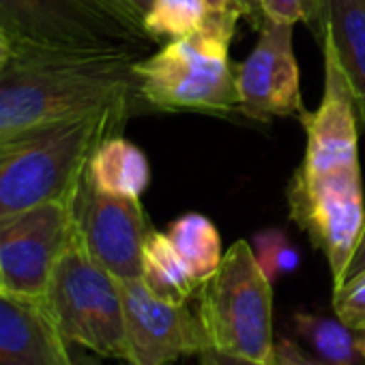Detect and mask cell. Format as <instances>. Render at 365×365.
<instances>
[{
	"label": "cell",
	"instance_id": "836d02e7",
	"mask_svg": "<svg viewBox=\"0 0 365 365\" xmlns=\"http://www.w3.org/2000/svg\"><path fill=\"white\" fill-rule=\"evenodd\" d=\"M363 5H365V0H363Z\"/></svg>",
	"mask_w": 365,
	"mask_h": 365
},
{
	"label": "cell",
	"instance_id": "30bf717a",
	"mask_svg": "<svg viewBox=\"0 0 365 365\" xmlns=\"http://www.w3.org/2000/svg\"><path fill=\"white\" fill-rule=\"evenodd\" d=\"M125 309L127 361L133 365H168L209 348L200 316L187 303H170L138 279H118Z\"/></svg>",
	"mask_w": 365,
	"mask_h": 365
},
{
	"label": "cell",
	"instance_id": "484cf974",
	"mask_svg": "<svg viewBox=\"0 0 365 365\" xmlns=\"http://www.w3.org/2000/svg\"><path fill=\"white\" fill-rule=\"evenodd\" d=\"M361 271H365V224H363V235H361L359 247H356V252H354V256H352V260H350V267H348V271H346V279L354 277V275L361 273Z\"/></svg>",
	"mask_w": 365,
	"mask_h": 365
},
{
	"label": "cell",
	"instance_id": "d4e9b609",
	"mask_svg": "<svg viewBox=\"0 0 365 365\" xmlns=\"http://www.w3.org/2000/svg\"><path fill=\"white\" fill-rule=\"evenodd\" d=\"M205 3L213 14L245 18V7L241 5V0H205Z\"/></svg>",
	"mask_w": 365,
	"mask_h": 365
},
{
	"label": "cell",
	"instance_id": "cb8c5ba5",
	"mask_svg": "<svg viewBox=\"0 0 365 365\" xmlns=\"http://www.w3.org/2000/svg\"><path fill=\"white\" fill-rule=\"evenodd\" d=\"M200 365H264V363H254V361H245V359H237V356H228L222 354L213 348H207L198 354Z\"/></svg>",
	"mask_w": 365,
	"mask_h": 365
},
{
	"label": "cell",
	"instance_id": "5bb4252c",
	"mask_svg": "<svg viewBox=\"0 0 365 365\" xmlns=\"http://www.w3.org/2000/svg\"><path fill=\"white\" fill-rule=\"evenodd\" d=\"M327 37L354 93L365 123V5L363 0H322L316 39Z\"/></svg>",
	"mask_w": 365,
	"mask_h": 365
},
{
	"label": "cell",
	"instance_id": "f546056e",
	"mask_svg": "<svg viewBox=\"0 0 365 365\" xmlns=\"http://www.w3.org/2000/svg\"><path fill=\"white\" fill-rule=\"evenodd\" d=\"M71 365H106L101 363L97 356H91V354H80V352H71ZM123 365H133L129 361H125Z\"/></svg>",
	"mask_w": 365,
	"mask_h": 365
},
{
	"label": "cell",
	"instance_id": "6da1fadb",
	"mask_svg": "<svg viewBox=\"0 0 365 365\" xmlns=\"http://www.w3.org/2000/svg\"><path fill=\"white\" fill-rule=\"evenodd\" d=\"M138 54L18 48L0 63V138L106 110L135 114Z\"/></svg>",
	"mask_w": 365,
	"mask_h": 365
},
{
	"label": "cell",
	"instance_id": "9a60e30c",
	"mask_svg": "<svg viewBox=\"0 0 365 365\" xmlns=\"http://www.w3.org/2000/svg\"><path fill=\"white\" fill-rule=\"evenodd\" d=\"M86 174L99 192L120 198L140 200L150 182L146 155L120 135L106 138L93 150Z\"/></svg>",
	"mask_w": 365,
	"mask_h": 365
},
{
	"label": "cell",
	"instance_id": "d6986e66",
	"mask_svg": "<svg viewBox=\"0 0 365 365\" xmlns=\"http://www.w3.org/2000/svg\"><path fill=\"white\" fill-rule=\"evenodd\" d=\"M213 16L205 0H153L142 29L150 41H176L205 31Z\"/></svg>",
	"mask_w": 365,
	"mask_h": 365
},
{
	"label": "cell",
	"instance_id": "e575fe53",
	"mask_svg": "<svg viewBox=\"0 0 365 365\" xmlns=\"http://www.w3.org/2000/svg\"><path fill=\"white\" fill-rule=\"evenodd\" d=\"M99 3H101V0H99Z\"/></svg>",
	"mask_w": 365,
	"mask_h": 365
},
{
	"label": "cell",
	"instance_id": "8fae6325",
	"mask_svg": "<svg viewBox=\"0 0 365 365\" xmlns=\"http://www.w3.org/2000/svg\"><path fill=\"white\" fill-rule=\"evenodd\" d=\"M292 22L264 18L256 48L237 67V112L250 120L269 123L275 116H297L301 120L307 114L292 50Z\"/></svg>",
	"mask_w": 365,
	"mask_h": 365
},
{
	"label": "cell",
	"instance_id": "9c48e42d",
	"mask_svg": "<svg viewBox=\"0 0 365 365\" xmlns=\"http://www.w3.org/2000/svg\"><path fill=\"white\" fill-rule=\"evenodd\" d=\"M73 226L78 245L116 279L142 275V250L153 228L138 198L103 194L84 172L73 196Z\"/></svg>",
	"mask_w": 365,
	"mask_h": 365
},
{
	"label": "cell",
	"instance_id": "4316f807",
	"mask_svg": "<svg viewBox=\"0 0 365 365\" xmlns=\"http://www.w3.org/2000/svg\"><path fill=\"white\" fill-rule=\"evenodd\" d=\"M241 5L245 7V18L260 29L262 20H264V11H262V0H241Z\"/></svg>",
	"mask_w": 365,
	"mask_h": 365
},
{
	"label": "cell",
	"instance_id": "7a4b0ae2",
	"mask_svg": "<svg viewBox=\"0 0 365 365\" xmlns=\"http://www.w3.org/2000/svg\"><path fill=\"white\" fill-rule=\"evenodd\" d=\"M129 116L106 110L0 138V217L71 198L93 150Z\"/></svg>",
	"mask_w": 365,
	"mask_h": 365
},
{
	"label": "cell",
	"instance_id": "83f0119b",
	"mask_svg": "<svg viewBox=\"0 0 365 365\" xmlns=\"http://www.w3.org/2000/svg\"><path fill=\"white\" fill-rule=\"evenodd\" d=\"M123 5L129 9V14H131V16L140 22V26H142V20H144L146 11L150 9L153 0H123Z\"/></svg>",
	"mask_w": 365,
	"mask_h": 365
},
{
	"label": "cell",
	"instance_id": "4dcf8cb0",
	"mask_svg": "<svg viewBox=\"0 0 365 365\" xmlns=\"http://www.w3.org/2000/svg\"><path fill=\"white\" fill-rule=\"evenodd\" d=\"M101 3H103V5H108L110 9H114L116 14H120L123 18H127V20H131L133 24H138V26H140V22H138V20L129 14V9L123 5V0H101ZM140 29H142V26H140ZM142 31H144V29H142Z\"/></svg>",
	"mask_w": 365,
	"mask_h": 365
},
{
	"label": "cell",
	"instance_id": "e0dca14e",
	"mask_svg": "<svg viewBox=\"0 0 365 365\" xmlns=\"http://www.w3.org/2000/svg\"><path fill=\"white\" fill-rule=\"evenodd\" d=\"M165 235L200 286L217 273L224 260L222 239L209 217L200 213H185L170 224Z\"/></svg>",
	"mask_w": 365,
	"mask_h": 365
},
{
	"label": "cell",
	"instance_id": "ffe728a7",
	"mask_svg": "<svg viewBox=\"0 0 365 365\" xmlns=\"http://www.w3.org/2000/svg\"><path fill=\"white\" fill-rule=\"evenodd\" d=\"M252 250H254L258 267L262 269V273L267 275V279L271 284L284 275L294 273L301 264L299 250L290 243L286 232L277 230V228H269V230L258 232L254 237Z\"/></svg>",
	"mask_w": 365,
	"mask_h": 365
},
{
	"label": "cell",
	"instance_id": "603a6c76",
	"mask_svg": "<svg viewBox=\"0 0 365 365\" xmlns=\"http://www.w3.org/2000/svg\"><path fill=\"white\" fill-rule=\"evenodd\" d=\"M271 365H327L314 352L303 348L299 341L290 337H279L273 346Z\"/></svg>",
	"mask_w": 365,
	"mask_h": 365
},
{
	"label": "cell",
	"instance_id": "4fadbf2b",
	"mask_svg": "<svg viewBox=\"0 0 365 365\" xmlns=\"http://www.w3.org/2000/svg\"><path fill=\"white\" fill-rule=\"evenodd\" d=\"M0 365H71V346L41 299L0 294Z\"/></svg>",
	"mask_w": 365,
	"mask_h": 365
},
{
	"label": "cell",
	"instance_id": "277c9868",
	"mask_svg": "<svg viewBox=\"0 0 365 365\" xmlns=\"http://www.w3.org/2000/svg\"><path fill=\"white\" fill-rule=\"evenodd\" d=\"M196 297L209 348L271 365L273 284L258 267L247 241L232 243L217 273L198 288Z\"/></svg>",
	"mask_w": 365,
	"mask_h": 365
},
{
	"label": "cell",
	"instance_id": "44dd1931",
	"mask_svg": "<svg viewBox=\"0 0 365 365\" xmlns=\"http://www.w3.org/2000/svg\"><path fill=\"white\" fill-rule=\"evenodd\" d=\"M333 307L346 327L352 331H365V271L333 290Z\"/></svg>",
	"mask_w": 365,
	"mask_h": 365
},
{
	"label": "cell",
	"instance_id": "d6a6232c",
	"mask_svg": "<svg viewBox=\"0 0 365 365\" xmlns=\"http://www.w3.org/2000/svg\"><path fill=\"white\" fill-rule=\"evenodd\" d=\"M3 292H9L7 290V284H5V275H3V267H0V294Z\"/></svg>",
	"mask_w": 365,
	"mask_h": 365
},
{
	"label": "cell",
	"instance_id": "7c38bea8",
	"mask_svg": "<svg viewBox=\"0 0 365 365\" xmlns=\"http://www.w3.org/2000/svg\"><path fill=\"white\" fill-rule=\"evenodd\" d=\"M324 56V93L316 112H307L301 123L307 133L305 155L297 170L322 174L359 165L356 101L350 82L327 37L318 39Z\"/></svg>",
	"mask_w": 365,
	"mask_h": 365
},
{
	"label": "cell",
	"instance_id": "52a82bcc",
	"mask_svg": "<svg viewBox=\"0 0 365 365\" xmlns=\"http://www.w3.org/2000/svg\"><path fill=\"white\" fill-rule=\"evenodd\" d=\"M286 198L290 220L324 254L337 290L346 282L365 224L361 165L322 174L294 170Z\"/></svg>",
	"mask_w": 365,
	"mask_h": 365
},
{
	"label": "cell",
	"instance_id": "7402d4cb",
	"mask_svg": "<svg viewBox=\"0 0 365 365\" xmlns=\"http://www.w3.org/2000/svg\"><path fill=\"white\" fill-rule=\"evenodd\" d=\"M264 18L292 22V24H307L314 35L320 31L322 18V0H262Z\"/></svg>",
	"mask_w": 365,
	"mask_h": 365
},
{
	"label": "cell",
	"instance_id": "ba28073f",
	"mask_svg": "<svg viewBox=\"0 0 365 365\" xmlns=\"http://www.w3.org/2000/svg\"><path fill=\"white\" fill-rule=\"evenodd\" d=\"M73 196L0 217V267L9 292L43 297L56 262L76 237Z\"/></svg>",
	"mask_w": 365,
	"mask_h": 365
},
{
	"label": "cell",
	"instance_id": "2e32d148",
	"mask_svg": "<svg viewBox=\"0 0 365 365\" xmlns=\"http://www.w3.org/2000/svg\"><path fill=\"white\" fill-rule=\"evenodd\" d=\"M146 288L170 303H187L198 294L200 284L192 277L165 232L150 230L142 250V275Z\"/></svg>",
	"mask_w": 365,
	"mask_h": 365
},
{
	"label": "cell",
	"instance_id": "ac0fdd59",
	"mask_svg": "<svg viewBox=\"0 0 365 365\" xmlns=\"http://www.w3.org/2000/svg\"><path fill=\"white\" fill-rule=\"evenodd\" d=\"M292 327L305 348L327 365H354L359 354L356 337L339 318L297 312L292 316Z\"/></svg>",
	"mask_w": 365,
	"mask_h": 365
},
{
	"label": "cell",
	"instance_id": "8992f818",
	"mask_svg": "<svg viewBox=\"0 0 365 365\" xmlns=\"http://www.w3.org/2000/svg\"><path fill=\"white\" fill-rule=\"evenodd\" d=\"M0 24L14 50L140 52L146 33L99 0H0Z\"/></svg>",
	"mask_w": 365,
	"mask_h": 365
},
{
	"label": "cell",
	"instance_id": "3957f363",
	"mask_svg": "<svg viewBox=\"0 0 365 365\" xmlns=\"http://www.w3.org/2000/svg\"><path fill=\"white\" fill-rule=\"evenodd\" d=\"M241 18L215 14L211 24L185 39L168 41L148 58H138V95L153 110L232 112L239 108L237 65L230 41Z\"/></svg>",
	"mask_w": 365,
	"mask_h": 365
},
{
	"label": "cell",
	"instance_id": "1f68e13d",
	"mask_svg": "<svg viewBox=\"0 0 365 365\" xmlns=\"http://www.w3.org/2000/svg\"><path fill=\"white\" fill-rule=\"evenodd\" d=\"M361 335L356 337V350H359V354L365 359V331H359Z\"/></svg>",
	"mask_w": 365,
	"mask_h": 365
},
{
	"label": "cell",
	"instance_id": "f1b7e54d",
	"mask_svg": "<svg viewBox=\"0 0 365 365\" xmlns=\"http://www.w3.org/2000/svg\"><path fill=\"white\" fill-rule=\"evenodd\" d=\"M14 41L9 37V33L5 31V26L0 24V63H5L14 56Z\"/></svg>",
	"mask_w": 365,
	"mask_h": 365
},
{
	"label": "cell",
	"instance_id": "5b68a950",
	"mask_svg": "<svg viewBox=\"0 0 365 365\" xmlns=\"http://www.w3.org/2000/svg\"><path fill=\"white\" fill-rule=\"evenodd\" d=\"M41 301L69 346L127 361L120 282L97 264L76 237L56 262Z\"/></svg>",
	"mask_w": 365,
	"mask_h": 365
}]
</instances>
